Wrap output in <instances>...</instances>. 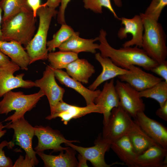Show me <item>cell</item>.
Returning a JSON list of instances; mask_svg holds the SVG:
<instances>
[{"mask_svg":"<svg viewBox=\"0 0 167 167\" xmlns=\"http://www.w3.org/2000/svg\"><path fill=\"white\" fill-rule=\"evenodd\" d=\"M106 35V31L101 29L98 37V49L103 57L109 58L118 66L128 70L131 66L135 65L150 71L159 64L138 47H123L119 49L113 48L108 42Z\"/></svg>","mask_w":167,"mask_h":167,"instance_id":"6da1fadb","label":"cell"},{"mask_svg":"<svg viewBox=\"0 0 167 167\" xmlns=\"http://www.w3.org/2000/svg\"><path fill=\"white\" fill-rule=\"evenodd\" d=\"M139 15L144 27L142 48L158 64L165 62L167 56L166 35L161 24L144 13Z\"/></svg>","mask_w":167,"mask_h":167,"instance_id":"7a4b0ae2","label":"cell"},{"mask_svg":"<svg viewBox=\"0 0 167 167\" xmlns=\"http://www.w3.org/2000/svg\"><path fill=\"white\" fill-rule=\"evenodd\" d=\"M36 18L32 11L20 12L2 22L3 40L15 41L26 47L34 36Z\"/></svg>","mask_w":167,"mask_h":167,"instance_id":"3957f363","label":"cell"},{"mask_svg":"<svg viewBox=\"0 0 167 167\" xmlns=\"http://www.w3.org/2000/svg\"><path fill=\"white\" fill-rule=\"evenodd\" d=\"M58 13L55 9L41 5L38 10L37 15L39 19L38 28L36 34L25 49L30 58V64L38 60L47 59L48 33L52 18Z\"/></svg>","mask_w":167,"mask_h":167,"instance_id":"277c9868","label":"cell"},{"mask_svg":"<svg viewBox=\"0 0 167 167\" xmlns=\"http://www.w3.org/2000/svg\"><path fill=\"white\" fill-rule=\"evenodd\" d=\"M45 96L41 90L37 93L25 95L22 92L11 91L6 93L0 101V114L7 115L15 110L14 113L4 121H12L24 117L25 113L35 107L41 98Z\"/></svg>","mask_w":167,"mask_h":167,"instance_id":"5b68a950","label":"cell"},{"mask_svg":"<svg viewBox=\"0 0 167 167\" xmlns=\"http://www.w3.org/2000/svg\"><path fill=\"white\" fill-rule=\"evenodd\" d=\"M4 128L14 130L13 139L25 152L24 159L33 167L39 163L32 147V140L35 135V128L24 118H20L11 121L4 126Z\"/></svg>","mask_w":167,"mask_h":167,"instance_id":"8992f818","label":"cell"},{"mask_svg":"<svg viewBox=\"0 0 167 167\" xmlns=\"http://www.w3.org/2000/svg\"><path fill=\"white\" fill-rule=\"evenodd\" d=\"M120 105L112 110L107 123L104 125L102 139L111 143L128 132L134 121Z\"/></svg>","mask_w":167,"mask_h":167,"instance_id":"52a82bcc","label":"cell"},{"mask_svg":"<svg viewBox=\"0 0 167 167\" xmlns=\"http://www.w3.org/2000/svg\"><path fill=\"white\" fill-rule=\"evenodd\" d=\"M115 88L118 95L119 105L132 118L137 114L144 112L145 105L139 92L128 83L117 80Z\"/></svg>","mask_w":167,"mask_h":167,"instance_id":"ba28073f","label":"cell"},{"mask_svg":"<svg viewBox=\"0 0 167 167\" xmlns=\"http://www.w3.org/2000/svg\"><path fill=\"white\" fill-rule=\"evenodd\" d=\"M34 128L35 135L38 140V144L34 148L36 152L49 149H52L55 152H60L65 150L67 148L61 146L62 143L79 142L77 140L66 139L59 131L53 129L49 126H36Z\"/></svg>","mask_w":167,"mask_h":167,"instance_id":"9c48e42d","label":"cell"},{"mask_svg":"<svg viewBox=\"0 0 167 167\" xmlns=\"http://www.w3.org/2000/svg\"><path fill=\"white\" fill-rule=\"evenodd\" d=\"M73 148L90 161L95 167H109L115 165H125L122 162H116L110 165L107 164L105 160V152L108 151L111 143L99 137L95 141L94 146L85 148L72 144L71 142L65 144Z\"/></svg>","mask_w":167,"mask_h":167,"instance_id":"30bf717a","label":"cell"},{"mask_svg":"<svg viewBox=\"0 0 167 167\" xmlns=\"http://www.w3.org/2000/svg\"><path fill=\"white\" fill-rule=\"evenodd\" d=\"M55 70L50 65L47 66L42 77L35 82V87H38L48 99L50 110L59 102L63 101L65 89L60 86L55 80Z\"/></svg>","mask_w":167,"mask_h":167,"instance_id":"8fae6325","label":"cell"},{"mask_svg":"<svg viewBox=\"0 0 167 167\" xmlns=\"http://www.w3.org/2000/svg\"><path fill=\"white\" fill-rule=\"evenodd\" d=\"M20 69L14 62L11 65L0 69V97L11 90L18 88H29L35 87L34 82L23 79L24 73L17 75L14 73Z\"/></svg>","mask_w":167,"mask_h":167,"instance_id":"7c38bea8","label":"cell"},{"mask_svg":"<svg viewBox=\"0 0 167 167\" xmlns=\"http://www.w3.org/2000/svg\"><path fill=\"white\" fill-rule=\"evenodd\" d=\"M121 24L124 27L120 28L118 33V38L122 40L127 37L130 34L132 38L125 42L123 47H132L135 46L142 48L144 27L142 19L140 15H136L132 18L122 17L120 18Z\"/></svg>","mask_w":167,"mask_h":167,"instance_id":"4fadbf2b","label":"cell"},{"mask_svg":"<svg viewBox=\"0 0 167 167\" xmlns=\"http://www.w3.org/2000/svg\"><path fill=\"white\" fill-rule=\"evenodd\" d=\"M128 70V72L118 77L120 80L128 83L139 92L147 89L163 80L161 78L144 71L137 66L131 65Z\"/></svg>","mask_w":167,"mask_h":167,"instance_id":"5bb4252c","label":"cell"},{"mask_svg":"<svg viewBox=\"0 0 167 167\" xmlns=\"http://www.w3.org/2000/svg\"><path fill=\"white\" fill-rule=\"evenodd\" d=\"M134 121L157 143L167 149V128L157 121L147 116L144 112L138 113Z\"/></svg>","mask_w":167,"mask_h":167,"instance_id":"9a60e30c","label":"cell"},{"mask_svg":"<svg viewBox=\"0 0 167 167\" xmlns=\"http://www.w3.org/2000/svg\"><path fill=\"white\" fill-rule=\"evenodd\" d=\"M94 103L99 106L102 110L103 115V123L105 125L108 121L112 109L119 105L114 79L105 84L102 90L95 99Z\"/></svg>","mask_w":167,"mask_h":167,"instance_id":"2e32d148","label":"cell"},{"mask_svg":"<svg viewBox=\"0 0 167 167\" xmlns=\"http://www.w3.org/2000/svg\"><path fill=\"white\" fill-rule=\"evenodd\" d=\"M167 149L158 144L152 146L137 155V167H167Z\"/></svg>","mask_w":167,"mask_h":167,"instance_id":"e0dca14e","label":"cell"},{"mask_svg":"<svg viewBox=\"0 0 167 167\" xmlns=\"http://www.w3.org/2000/svg\"><path fill=\"white\" fill-rule=\"evenodd\" d=\"M95 57L101 65L102 69L101 74L88 87L90 90H95L103 82L129 72L128 70L117 66L109 58L103 57L100 53L96 54Z\"/></svg>","mask_w":167,"mask_h":167,"instance_id":"ac0fdd59","label":"cell"},{"mask_svg":"<svg viewBox=\"0 0 167 167\" xmlns=\"http://www.w3.org/2000/svg\"><path fill=\"white\" fill-rule=\"evenodd\" d=\"M54 74L61 84L72 88L81 95L85 99L87 105L95 104V100L100 93V90L93 91L86 88L80 82L74 79L61 69L55 70Z\"/></svg>","mask_w":167,"mask_h":167,"instance_id":"d6986e66","label":"cell"},{"mask_svg":"<svg viewBox=\"0 0 167 167\" xmlns=\"http://www.w3.org/2000/svg\"><path fill=\"white\" fill-rule=\"evenodd\" d=\"M0 50L23 70H28L29 57L22 45L15 41H0Z\"/></svg>","mask_w":167,"mask_h":167,"instance_id":"ffe728a7","label":"cell"},{"mask_svg":"<svg viewBox=\"0 0 167 167\" xmlns=\"http://www.w3.org/2000/svg\"><path fill=\"white\" fill-rule=\"evenodd\" d=\"M63 153L60 151L58 155H47L43 152H36L41 158L46 167H78V161L75 157V151L71 147H67Z\"/></svg>","mask_w":167,"mask_h":167,"instance_id":"44dd1931","label":"cell"},{"mask_svg":"<svg viewBox=\"0 0 167 167\" xmlns=\"http://www.w3.org/2000/svg\"><path fill=\"white\" fill-rule=\"evenodd\" d=\"M98 40V37L94 39H85L79 36V33H75L58 48L59 50L71 51L78 54L83 52H88L93 54L98 49L99 44L94 43Z\"/></svg>","mask_w":167,"mask_h":167,"instance_id":"7402d4cb","label":"cell"},{"mask_svg":"<svg viewBox=\"0 0 167 167\" xmlns=\"http://www.w3.org/2000/svg\"><path fill=\"white\" fill-rule=\"evenodd\" d=\"M110 148L125 165L130 167H137V155L127 135L113 142Z\"/></svg>","mask_w":167,"mask_h":167,"instance_id":"603a6c76","label":"cell"},{"mask_svg":"<svg viewBox=\"0 0 167 167\" xmlns=\"http://www.w3.org/2000/svg\"><path fill=\"white\" fill-rule=\"evenodd\" d=\"M126 135L137 155L150 147L158 144L147 135L134 121Z\"/></svg>","mask_w":167,"mask_h":167,"instance_id":"cb8c5ba5","label":"cell"},{"mask_svg":"<svg viewBox=\"0 0 167 167\" xmlns=\"http://www.w3.org/2000/svg\"><path fill=\"white\" fill-rule=\"evenodd\" d=\"M68 75L74 79L87 84L94 73V66L84 59L78 58L69 64L66 68Z\"/></svg>","mask_w":167,"mask_h":167,"instance_id":"d4e9b609","label":"cell"},{"mask_svg":"<svg viewBox=\"0 0 167 167\" xmlns=\"http://www.w3.org/2000/svg\"><path fill=\"white\" fill-rule=\"evenodd\" d=\"M92 113H102L100 107L95 104L84 107L71 105L66 111L54 116L50 120L59 117L63 123L67 125L72 119L78 118Z\"/></svg>","mask_w":167,"mask_h":167,"instance_id":"484cf974","label":"cell"},{"mask_svg":"<svg viewBox=\"0 0 167 167\" xmlns=\"http://www.w3.org/2000/svg\"><path fill=\"white\" fill-rule=\"evenodd\" d=\"M0 5L3 11V22L22 12L32 11L27 0H1Z\"/></svg>","mask_w":167,"mask_h":167,"instance_id":"4316f807","label":"cell"},{"mask_svg":"<svg viewBox=\"0 0 167 167\" xmlns=\"http://www.w3.org/2000/svg\"><path fill=\"white\" fill-rule=\"evenodd\" d=\"M78 58L77 53L61 50L50 52L47 58L50 65L54 70L66 69L69 64Z\"/></svg>","mask_w":167,"mask_h":167,"instance_id":"83f0119b","label":"cell"},{"mask_svg":"<svg viewBox=\"0 0 167 167\" xmlns=\"http://www.w3.org/2000/svg\"><path fill=\"white\" fill-rule=\"evenodd\" d=\"M139 94L141 98L156 100L161 106L167 101V82L161 81L152 87L139 92Z\"/></svg>","mask_w":167,"mask_h":167,"instance_id":"f1b7e54d","label":"cell"},{"mask_svg":"<svg viewBox=\"0 0 167 167\" xmlns=\"http://www.w3.org/2000/svg\"><path fill=\"white\" fill-rule=\"evenodd\" d=\"M75 32L72 28L66 24H61L59 30L54 35L53 38L47 42V47L49 52L58 48Z\"/></svg>","mask_w":167,"mask_h":167,"instance_id":"f546056e","label":"cell"},{"mask_svg":"<svg viewBox=\"0 0 167 167\" xmlns=\"http://www.w3.org/2000/svg\"><path fill=\"white\" fill-rule=\"evenodd\" d=\"M84 6L96 13L102 12V7L108 9L116 19L120 20L112 5L110 0H83Z\"/></svg>","mask_w":167,"mask_h":167,"instance_id":"4dcf8cb0","label":"cell"},{"mask_svg":"<svg viewBox=\"0 0 167 167\" xmlns=\"http://www.w3.org/2000/svg\"><path fill=\"white\" fill-rule=\"evenodd\" d=\"M167 5V0H152L144 13L158 21L162 10Z\"/></svg>","mask_w":167,"mask_h":167,"instance_id":"1f68e13d","label":"cell"},{"mask_svg":"<svg viewBox=\"0 0 167 167\" xmlns=\"http://www.w3.org/2000/svg\"><path fill=\"white\" fill-rule=\"evenodd\" d=\"M13 143L11 141L8 142L4 140L0 143V167H12L13 163L12 160L5 155L3 148L6 146L11 148L13 146Z\"/></svg>","mask_w":167,"mask_h":167,"instance_id":"d6a6232c","label":"cell"},{"mask_svg":"<svg viewBox=\"0 0 167 167\" xmlns=\"http://www.w3.org/2000/svg\"><path fill=\"white\" fill-rule=\"evenodd\" d=\"M152 72L160 76L167 82V61L159 64L150 70Z\"/></svg>","mask_w":167,"mask_h":167,"instance_id":"836d02e7","label":"cell"},{"mask_svg":"<svg viewBox=\"0 0 167 167\" xmlns=\"http://www.w3.org/2000/svg\"><path fill=\"white\" fill-rule=\"evenodd\" d=\"M71 0H61V5L57 14V20L58 23L61 24H66L65 13L67 5Z\"/></svg>","mask_w":167,"mask_h":167,"instance_id":"e575fe53","label":"cell"},{"mask_svg":"<svg viewBox=\"0 0 167 167\" xmlns=\"http://www.w3.org/2000/svg\"><path fill=\"white\" fill-rule=\"evenodd\" d=\"M156 114L163 120L167 121V101L160 106V108L156 110Z\"/></svg>","mask_w":167,"mask_h":167,"instance_id":"d590c367","label":"cell"},{"mask_svg":"<svg viewBox=\"0 0 167 167\" xmlns=\"http://www.w3.org/2000/svg\"><path fill=\"white\" fill-rule=\"evenodd\" d=\"M27 1L32 11L34 16L36 18L37 11L41 5V0H27Z\"/></svg>","mask_w":167,"mask_h":167,"instance_id":"8d00e7d4","label":"cell"},{"mask_svg":"<svg viewBox=\"0 0 167 167\" xmlns=\"http://www.w3.org/2000/svg\"><path fill=\"white\" fill-rule=\"evenodd\" d=\"M13 62L10 60L7 56L0 50V69L10 66Z\"/></svg>","mask_w":167,"mask_h":167,"instance_id":"74e56055","label":"cell"},{"mask_svg":"<svg viewBox=\"0 0 167 167\" xmlns=\"http://www.w3.org/2000/svg\"><path fill=\"white\" fill-rule=\"evenodd\" d=\"M61 0H47L46 2L41 4V6L55 9L61 3Z\"/></svg>","mask_w":167,"mask_h":167,"instance_id":"f35d334b","label":"cell"},{"mask_svg":"<svg viewBox=\"0 0 167 167\" xmlns=\"http://www.w3.org/2000/svg\"><path fill=\"white\" fill-rule=\"evenodd\" d=\"M79 161L78 162V167H88L87 163V159L83 156L79 154L78 156Z\"/></svg>","mask_w":167,"mask_h":167,"instance_id":"ab89813d","label":"cell"},{"mask_svg":"<svg viewBox=\"0 0 167 167\" xmlns=\"http://www.w3.org/2000/svg\"><path fill=\"white\" fill-rule=\"evenodd\" d=\"M2 10L0 5V41H3L2 33L1 31V24L2 21Z\"/></svg>","mask_w":167,"mask_h":167,"instance_id":"60d3db41","label":"cell"},{"mask_svg":"<svg viewBox=\"0 0 167 167\" xmlns=\"http://www.w3.org/2000/svg\"><path fill=\"white\" fill-rule=\"evenodd\" d=\"M4 128V126L2 125V122H0V139L4 136L6 132V130H3Z\"/></svg>","mask_w":167,"mask_h":167,"instance_id":"b9f144b4","label":"cell"},{"mask_svg":"<svg viewBox=\"0 0 167 167\" xmlns=\"http://www.w3.org/2000/svg\"><path fill=\"white\" fill-rule=\"evenodd\" d=\"M113 1L117 6L120 7L122 6V0H113Z\"/></svg>","mask_w":167,"mask_h":167,"instance_id":"7bdbcfd3","label":"cell"},{"mask_svg":"<svg viewBox=\"0 0 167 167\" xmlns=\"http://www.w3.org/2000/svg\"></svg>","mask_w":167,"mask_h":167,"instance_id":"ee69618b","label":"cell"}]
</instances>
